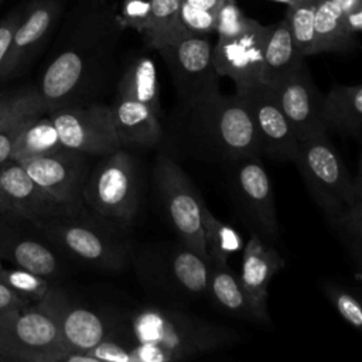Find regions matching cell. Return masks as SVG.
<instances>
[{
    "instance_id": "obj_14",
    "label": "cell",
    "mask_w": 362,
    "mask_h": 362,
    "mask_svg": "<svg viewBox=\"0 0 362 362\" xmlns=\"http://www.w3.org/2000/svg\"><path fill=\"white\" fill-rule=\"evenodd\" d=\"M0 208L4 214L24 219L35 228L52 219L78 214L41 188L18 161L0 168Z\"/></svg>"
},
{
    "instance_id": "obj_43",
    "label": "cell",
    "mask_w": 362,
    "mask_h": 362,
    "mask_svg": "<svg viewBox=\"0 0 362 362\" xmlns=\"http://www.w3.org/2000/svg\"><path fill=\"white\" fill-rule=\"evenodd\" d=\"M344 23L346 27V31L351 35H356L362 30V8L344 13Z\"/></svg>"
},
{
    "instance_id": "obj_41",
    "label": "cell",
    "mask_w": 362,
    "mask_h": 362,
    "mask_svg": "<svg viewBox=\"0 0 362 362\" xmlns=\"http://www.w3.org/2000/svg\"><path fill=\"white\" fill-rule=\"evenodd\" d=\"M21 14H23V7L14 8L0 20V65L6 57L11 35L20 21Z\"/></svg>"
},
{
    "instance_id": "obj_47",
    "label": "cell",
    "mask_w": 362,
    "mask_h": 362,
    "mask_svg": "<svg viewBox=\"0 0 362 362\" xmlns=\"http://www.w3.org/2000/svg\"><path fill=\"white\" fill-rule=\"evenodd\" d=\"M0 361H7V358H6V355H4L3 349H1V346H0Z\"/></svg>"
},
{
    "instance_id": "obj_6",
    "label": "cell",
    "mask_w": 362,
    "mask_h": 362,
    "mask_svg": "<svg viewBox=\"0 0 362 362\" xmlns=\"http://www.w3.org/2000/svg\"><path fill=\"white\" fill-rule=\"evenodd\" d=\"M102 157L83 184V205L113 225L127 226L140 206L137 164L123 147Z\"/></svg>"
},
{
    "instance_id": "obj_18",
    "label": "cell",
    "mask_w": 362,
    "mask_h": 362,
    "mask_svg": "<svg viewBox=\"0 0 362 362\" xmlns=\"http://www.w3.org/2000/svg\"><path fill=\"white\" fill-rule=\"evenodd\" d=\"M267 25L252 20L250 25L238 37L218 40L214 45V64L219 76L233 81L235 95H243L262 83V59Z\"/></svg>"
},
{
    "instance_id": "obj_16",
    "label": "cell",
    "mask_w": 362,
    "mask_h": 362,
    "mask_svg": "<svg viewBox=\"0 0 362 362\" xmlns=\"http://www.w3.org/2000/svg\"><path fill=\"white\" fill-rule=\"evenodd\" d=\"M88 158L85 153L59 147L20 164L48 194L75 211H83L82 188L90 170Z\"/></svg>"
},
{
    "instance_id": "obj_36",
    "label": "cell",
    "mask_w": 362,
    "mask_h": 362,
    "mask_svg": "<svg viewBox=\"0 0 362 362\" xmlns=\"http://www.w3.org/2000/svg\"><path fill=\"white\" fill-rule=\"evenodd\" d=\"M253 18L246 17L238 7L235 0H223L216 11L218 40H228L242 34L252 23Z\"/></svg>"
},
{
    "instance_id": "obj_35",
    "label": "cell",
    "mask_w": 362,
    "mask_h": 362,
    "mask_svg": "<svg viewBox=\"0 0 362 362\" xmlns=\"http://www.w3.org/2000/svg\"><path fill=\"white\" fill-rule=\"evenodd\" d=\"M82 355L92 362H133V342L126 329L123 335H119L112 328L99 344Z\"/></svg>"
},
{
    "instance_id": "obj_27",
    "label": "cell",
    "mask_w": 362,
    "mask_h": 362,
    "mask_svg": "<svg viewBox=\"0 0 362 362\" xmlns=\"http://www.w3.org/2000/svg\"><path fill=\"white\" fill-rule=\"evenodd\" d=\"M315 54L348 51L355 37L346 31L342 10L331 0H315Z\"/></svg>"
},
{
    "instance_id": "obj_26",
    "label": "cell",
    "mask_w": 362,
    "mask_h": 362,
    "mask_svg": "<svg viewBox=\"0 0 362 362\" xmlns=\"http://www.w3.org/2000/svg\"><path fill=\"white\" fill-rule=\"evenodd\" d=\"M116 93L141 102L156 115L161 116L160 83L156 64L150 57L137 55L123 66Z\"/></svg>"
},
{
    "instance_id": "obj_29",
    "label": "cell",
    "mask_w": 362,
    "mask_h": 362,
    "mask_svg": "<svg viewBox=\"0 0 362 362\" xmlns=\"http://www.w3.org/2000/svg\"><path fill=\"white\" fill-rule=\"evenodd\" d=\"M62 147L58 133L47 113H38L28 119L14 147L13 161H25L28 158L51 153Z\"/></svg>"
},
{
    "instance_id": "obj_7",
    "label": "cell",
    "mask_w": 362,
    "mask_h": 362,
    "mask_svg": "<svg viewBox=\"0 0 362 362\" xmlns=\"http://www.w3.org/2000/svg\"><path fill=\"white\" fill-rule=\"evenodd\" d=\"M137 273L160 296L194 300L206 294L209 263L180 242L143 250L137 257Z\"/></svg>"
},
{
    "instance_id": "obj_44",
    "label": "cell",
    "mask_w": 362,
    "mask_h": 362,
    "mask_svg": "<svg viewBox=\"0 0 362 362\" xmlns=\"http://www.w3.org/2000/svg\"><path fill=\"white\" fill-rule=\"evenodd\" d=\"M184 1L194 6V7H198V8L218 11V8H219V6L222 4L223 0H184Z\"/></svg>"
},
{
    "instance_id": "obj_19",
    "label": "cell",
    "mask_w": 362,
    "mask_h": 362,
    "mask_svg": "<svg viewBox=\"0 0 362 362\" xmlns=\"http://www.w3.org/2000/svg\"><path fill=\"white\" fill-rule=\"evenodd\" d=\"M270 86L298 140L325 130L320 116L322 96L318 93L305 62Z\"/></svg>"
},
{
    "instance_id": "obj_17",
    "label": "cell",
    "mask_w": 362,
    "mask_h": 362,
    "mask_svg": "<svg viewBox=\"0 0 362 362\" xmlns=\"http://www.w3.org/2000/svg\"><path fill=\"white\" fill-rule=\"evenodd\" d=\"M57 322L68 354H85L115 327L112 317L86 305L72 303L58 287L51 286L37 303Z\"/></svg>"
},
{
    "instance_id": "obj_12",
    "label": "cell",
    "mask_w": 362,
    "mask_h": 362,
    "mask_svg": "<svg viewBox=\"0 0 362 362\" xmlns=\"http://www.w3.org/2000/svg\"><path fill=\"white\" fill-rule=\"evenodd\" d=\"M157 51L171 74L180 102H189L219 90L214 44L206 35L188 34Z\"/></svg>"
},
{
    "instance_id": "obj_9",
    "label": "cell",
    "mask_w": 362,
    "mask_h": 362,
    "mask_svg": "<svg viewBox=\"0 0 362 362\" xmlns=\"http://www.w3.org/2000/svg\"><path fill=\"white\" fill-rule=\"evenodd\" d=\"M153 181L180 242L208 262L202 236L204 202L191 180L170 154L160 153L154 163Z\"/></svg>"
},
{
    "instance_id": "obj_39",
    "label": "cell",
    "mask_w": 362,
    "mask_h": 362,
    "mask_svg": "<svg viewBox=\"0 0 362 362\" xmlns=\"http://www.w3.org/2000/svg\"><path fill=\"white\" fill-rule=\"evenodd\" d=\"M119 20L124 28H133L143 33L150 16V1L148 0H124L122 3Z\"/></svg>"
},
{
    "instance_id": "obj_38",
    "label": "cell",
    "mask_w": 362,
    "mask_h": 362,
    "mask_svg": "<svg viewBox=\"0 0 362 362\" xmlns=\"http://www.w3.org/2000/svg\"><path fill=\"white\" fill-rule=\"evenodd\" d=\"M180 18L184 28L189 34L197 35H208L215 33L216 28V11L204 10L194 7L184 0H181L180 6Z\"/></svg>"
},
{
    "instance_id": "obj_40",
    "label": "cell",
    "mask_w": 362,
    "mask_h": 362,
    "mask_svg": "<svg viewBox=\"0 0 362 362\" xmlns=\"http://www.w3.org/2000/svg\"><path fill=\"white\" fill-rule=\"evenodd\" d=\"M34 115H38V113H34ZM34 115H24L0 129V168L7 163L13 161V153H14V147L18 140V136L23 132L28 119Z\"/></svg>"
},
{
    "instance_id": "obj_48",
    "label": "cell",
    "mask_w": 362,
    "mask_h": 362,
    "mask_svg": "<svg viewBox=\"0 0 362 362\" xmlns=\"http://www.w3.org/2000/svg\"><path fill=\"white\" fill-rule=\"evenodd\" d=\"M1 260H3V259H1V257H0V270H1V269H3V264H1Z\"/></svg>"
},
{
    "instance_id": "obj_23",
    "label": "cell",
    "mask_w": 362,
    "mask_h": 362,
    "mask_svg": "<svg viewBox=\"0 0 362 362\" xmlns=\"http://www.w3.org/2000/svg\"><path fill=\"white\" fill-rule=\"evenodd\" d=\"M320 116L324 129L361 139L362 134V86L334 83L321 98Z\"/></svg>"
},
{
    "instance_id": "obj_2",
    "label": "cell",
    "mask_w": 362,
    "mask_h": 362,
    "mask_svg": "<svg viewBox=\"0 0 362 362\" xmlns=\"http://www.w3.org/2000/svg\"><path fill=\"white\" fill-rule=\"evenodd\" d=\"M168 139L175 153L205 161L225 164L245 154H259L243 100L238 95L223 96L219 90L180 102Z\"/></svg>"
},
{
    "instance_id": "obj_50",
    "label": "cell",
    "mask_w": 362,
    "mask_h": 362,
    "mask_svg": "<svg viewBox=\"0 0 362 362\" xmlns=\"http://www.w3.org/2000/svg\"><path fill=\"white\" fill-rule=\"evenodd\" d=\"M1 3H3V0H0V6H1Z\"/></svg>"
},
{
    "instance_id": "obj_37",
    "label": "cell",
    "mask_w": 362,
    "mask_h": 362,
    "mask_svg": "<svg viewBox=\"0 0 362 362\" xmlns=\"http://www.w3.org/2000/svg\"><path fill=\"white\" fill-rule=\"evenodd\" d=\"M325 293L331 303L334 304L338 314L354 328L361 329L362 328V307L361 303L356 300V297L345 290L344 287L334 284V283H325L324 284Z\"/></svg>"
},
{
    "instance_id": "obj_3",
    "label": "cell",
    "mask_w": 362,
    "mask_h": 362,
    "mask_svg": "<svg viewBox=\"0 0 362 362\" xmlns=\"http://www.w3.org/2000/svg\"><path fill=\"white\" fill-rule=\"evenodd\" d=\"M133 362H170L215 351L238 339L228 327L163 307H140L126 321Z\"/></svg>"
},
{
    "instance_id": "obj_28",
    "label": "cell",
    "mask_w": 362,
    "mask_h": 362,
    "mask_svg": "<svg viewBox=\"0 0 362 362\" xmlns=\"http://www.w3.org/2000/svg\"><path fill=\"white\" fill-rule=\"evenodd\" d=\"M148 23L141 33L150 48H160L189 33L184 28L180 18L181 0H148Z\"/></svg>"
},
{
    "instance_id": "obj_46",
    "label": "cell",
    "mask_w": 362,
    "mask_h": 362,
    "mask_svg": "<svg viewBox=\"0 0 362 362\" xmlns=\"http://www.w3.org/2000/svg\"><path fill=\"white\" fill-rule=\"evenodd\" d=\"M274 1H280V3H284V4H291V3H294L296 0H274Z\"/></svg>"
},
{
    "instance_id": "obj_11",
    "label": "cell",
    "mask_w": 362,
    "mask_h": 362,
    "mask_svg": "<svg viewBox=\"0 0 362 362\" xmlns=\"http://www.w3.org/2000/svg\"><path fill=\"white\" fill-rule=\"evenodd\" d=\"M61 146L88 156H105L120 148L110 107L95 100L69 103L47 113Z\"/></svg>"
},
{
    "instance_id": "obj_20",
    "label": "cell",
    "mask_w": 362,
    "mask_h": 362,
    "mask_svg": "<svg viewBox=\"0 0 362 362\" xmlns=\"http://www.w3.org/2000/svg\"><path fill=\"white\" fill-rule=\"evenodd\" d=\"M0 257L48 280L62 273L57 253L42 240L21 230L17 218L7 214L0 215Z\"/></svg>"
},
{
    "instance_id": "obj_34",
    "label": "cell",
    "mask_w": 362,
    "mask_h": 362,
    "mask_svg": "<svg viewBox=\"0 0 362 362\" xmlns=\"http://www.w3.org/2000/svg\"><path fill=\"white\" fill-rule=\"evenodd\" d=\"M0 280L28 303H38L42 300L52 286L48 279L20 267H3L0 270Z\"/></svg>"
},
{
    "instance_id": "obj_21",
    "label": "cell",
    "mask_w": 362,
    "mask_h": 362,
    "mask_svg": "<svg viewBox=\"0 0 362 362\" xmlns=\"http://www.w3.org/2000/svg\"><path fill=\"white\" fill-rule=\"evenodd\" d=\"M281 267H284V260L279 252L269 245V240L252 232L249 242L243 247L239 280L262 313L267 314L266 300L269 283Z\"/></svg>"
},
{
    "instance_id": "obj_45",
    "label": "cell",
    "mask_w": 362,
    "mask_h": 362,
    "mask_svg": "<svg viewBox=\"0 0 362 362\" xmlns=\"http://www.w3.org/2000/svg\"><path fill=\"white\" fill-rule=\"evenodd\" d=\"M331 1H334L342 10V13L362 8V0H331Z\"/></svg>"
},
{
    "instance_id": "obj_10",
    "label": "cell",
    "mask_w": 362,
    "mask_h": 362,
    "mask_svg": "<svg viewBox=\"0 0 362 362\" xmlns=\"http://www.w3.org/2000/svg\"><path fill=\"white\" fill-rule=\"evenodd\" d=\"M229 194L245 219L266 240L279 236L274 194L260 154H245L225 163Z\"/></svg>"
},
{
    "instance_id": "obj_33",
    "label": "cell",
    "mask_w": 362,
    "mask_h": 362,
    "mask_svg": "<svg viewBox=\"0 0 362 362\" xmlns=\"http://www.w3.org/2000/svg\"><path fill=\"white\" fill-rule=\"evenodd\" d=\"M34 113H45L37 85H21L0 92V129L24 115Z\"/></svg>"
},
{
    "instance_id": "obj_31",
    "label": "cell",
    "mask_w": 362,
    "mask_h": 362,
    "mask_svg": "<svg viewBox=\"0 0 362 362\" xmlns=\"http://www.w3.org/2000/svg\"><path fill=\"white\" fill-rule=\"evenodd\" d=\"M328 221L348 249L351 259L361 267L362 194L346 201L335 214L328 216Z\"/></svg>"
},
{
    "instance_id": "obj_22",
    "label": "cell",
    "mask_w": 362,
    "mask_h": 362,
    "mask_svg": "<svg viewBox=\"0 0 362 362\" xmlns=\"http://www.w3.org/2000/svg\"><path fill=\"white\" fill-rule=\"evenodd\" d=\"M109 107L122 147L130 144L154 147L163 141L164 129L160 116L144 103L116 93Z\"/></svg>"
},
{
    "instance_id": "obj_4",
    "label": "cell",
    "mask_w": 362,
    "mask_h": 362,
    "mask_svg": "<svg viewBox=\"0 0 362 362\" xmlns=\"http://www.w3.org/2000/svg\"><path fill=\"white\" fill-rule=\"evenodd\" d=\"M112 226V222L99 216L90 219L82 211L45 222L37 229L71 257L102 270L117 272L127 263L130 249Z\"/></svg>"
},
{
    "instance_id": "obj_5",
    "label": "cell",
    "mask_w": 362,
    "mask_h": 362,
    "mask_svg": "<svg viewBox=\"0 0 362 362\" xmlns=\"http://www.w3.org/2000/svg\"><path fill=\"white\" fill-rule=\"evenodd\" d=\"M293 161L297 164L311 197L327 218L346 201L362 194L361 170L355 177H349L327 130L311 133L298 140V150Z\"/></svg>"
},
{
    "instance_id": "obj_8",
    "label": "cell",
    "mask_w": 362,
    "mask_h": 362,
    "mask_svg": "<svg viewBox=\"0 0 362 362\" xmlns=\"http://www.w3.org/2000/svg\"><path fill=\"white\" fill-rule=\"evenodd\" d=\"M0 346L7 361L64 362L68 355L57 322L37 303L0 310Z\"/></svg>"
},
{
    "instance_id": "obj_25",
    "label": "cell",
    "mask_w": 362,
    "mask_h": 362,
    "mask_svg": "<svg viewBox=\"0 0 362 362\" xmlns=\"http://www.w3.org/2000/svg\"><path fill=\"white\" fill-rule=\"evenodd\" d=\"M305 58L298 52L286 18L267 25L260 81L274 85L281 78L298 68Z\"/></svg>"
},
{
    "instance_id": "obj_13",
    "label": "cell",
    "mask_w": 362,
    "mask_h": 362,
    "mask_svg": "<svg viewBox=\"0 0 362 362\" xmlns=\"http://www.w3.org/2000/svg\"><path fill=\"white\" fill-rule=\"evenodd\" d=\"M62 8V0H28L0 65V83L27 69L59 21Z\"/></svg>"
},
{
    "instance_id": "obj_49",
    "label": "cell",
    "mask_w": 362,
    "mask_h": 362,
    "mask_svg": "<svg viewBox=\"0 0 362 362\" xmlns=\"http://www.w3.org/2000/svg\"><path fill=\"white\" fill-rule=\"evenodd\" d=\"M1 214H4V212H3V209H1V208H0V215H1Z\"/></svg>"
},
{
    "instance_id": "obj_1",
    "label": "cell",
    "mask_w": 362,
    "mask_h": 362,
    "mask_svg": "<svg viewBox=\"0 0 362 362\" xmlns=\"http://www.w3.org/2000/svg\"><path fill=\"white\" fill-rule=\"evenodd\" d=\"M107 0H81L69 13L52 59L37 85L45 113L89 100L115 71V54L123 34Z\"/></svg>"
},
{
    "instance_id": "obj_32",
    "label": "cell",
    "mask_w": 362,
    "mask_h": 362,
    "mask_svg": "<svg viewBox=\"0 0 362 362\" xmlns=\"http://www.w3.org/2000/svg\"><path fill=\"white\" fill-rule=\"evenodd\" d=\"M314 11L315 0H296L291 4H287V13L284 17L296 47L304 58L315 54Z\"/></svg>"
},
{
    "instance_id": "obj_15",
    "label": "cell",
    "mask_w": 362,
    "mask_h": 362,
    "mask_svg": "<svg viewBox=\"0 0 362 362\" xmlns=\"http://www.w3.org/2000/svg\"><path fill=\"white\" fill-rule=\"evenodd\" d=\"M238 96L250 116L259 154L279 161H293L298 150V139L284 116L273 88L257 83Z\"/></svg>"
},
{
    "instance_id": "obj_30",
    "label": "cell",
    "mask_w": 362,
    "mask_h": 362,
    "mask_svg": "<svg viewBox=\"0 0 362 362\" xmlns=\"http://www.w3.org/2000/svg\"><path fill=\"white\" fill-rule=\"evenodd\" d=\"M202 236L209 266H228L230 255L242 249L240 235L228 223H223L202 206Z\"/></svg>"
},
{
    "instance_id": "obj_42",
    "label": "cell",
    "mask_w": 362,
    "mask_h": 362,
    "mask_svg": "<svg viewBox=\"0 0 362 362\" xmlns=\"http://www.w3.org/2000/svg\"><path fill=\"white\" fill-rule=\"evenodd\" d=\"M30 304L24 298H21L18 294H16L10 287H7L1 280H0V310H7V308H14V307H24Z\"/></svg>"
},
{
    "instance_id": "obj_24",
    "label": "cell",
    "mask_w": 362,
    "mask_h": 362,
    "mask_svg": "<svg viewBox=\"0 0 362 362\" xmlns=\"http://www.w3.org/2000/svg\"><path fill=\"white\" fill-rule=\"evenodd\" d=\"M206 294L218 307L236 318L270 324L269 315L256 307L242 287L239 276L229 266H209Z\"/></svg>"
}]
</instances>
